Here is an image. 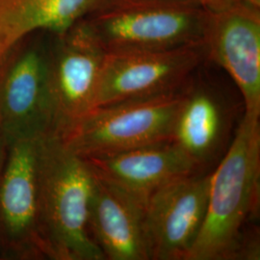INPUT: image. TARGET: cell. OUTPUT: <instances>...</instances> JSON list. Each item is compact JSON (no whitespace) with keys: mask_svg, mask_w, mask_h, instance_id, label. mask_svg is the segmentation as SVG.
<instances>
[{"mask_svg":"<svg viewBox=\"0 0 260 260\" xmlns=\"http://www.w3.org/2000/svg\"><path fill=\"white\" fill-rule=\"evenodd\" d=\"M6 151H7V146L5 145V143L0 139V171L1 168L3 166L4 160L6 157Z\"/></svg>","mask_w":260,"mask_h":260,"instance_id":"16","label":"cell"},{"mask_svg":"<svg viewBox=\"0 0 260 260\" xmlns=\"http://www.w3.org/2000/svg\"><path fill=\"white\" fill-rule=\"evenodd\" d=\"M186 87L176 93L93 108L60 138L84 159L171 141Z\"/></svg>","mask_w":260,"mask_h":260,"instance_id":"4","label":"cell"},{"mask_svg":"<svg viewBox=\"0 0 260 260\" xmlns=\"http://www.w3.org/2000/svg\"><path fill=\"white\" fill-rule=\"evenodd\" d=\"M60 37L59 44L48 54L54 135L59 137L93 110L106 54L81 20Z\"/></svg>","mask_w":260,"mask_h":260,"instance_id":"7","label":"cell"},{"mask_svg":"<svg viewBox=\"0 0 260 260\" xmlns=\"http://www.w3.org/2000/svg\"><path fill=\"white\" fill-rule=\"evenodd\" d=\"M204 46L237 86L245 113L260 117V8L233 1L209 10Z\"/></svg>","mask_w":260,"mask_h":260,"instance_id":"10","label":"cell"},{"mask_svg":"<svg viewBox=\"0 0 260 260\" xmlns=\"http://www.w3.org/2000/svg\"><path fill=\"white\" fill-rule=\"evenodd\" d=\"M1 59H2V58H1ZM1 59H0V60H1Z\"/></svg>","mask_w":260,"mask_h":260,"instance_id":"18","label":"cell"},{"mask_svg":"<svg viewBox=\"0 0 260 260\" xmlns=\"http://www.w3.org/2000/svg\"><path fill=\"white\" fill-rule=\"evenodd\" d=\"M54 0H0V59L28 34L46 27Z\"/></svg>","mask_w":260,"mask_h":260,"instance_id":"14","label":"cell"},{"mask_svg":"<svg viewBox=\"0 0 260 260\" xmlns=\"http://www.w3.org/2000/svg\"><path fill=\"white\" fill-rule=\"evenodd\" d=\"M205 56L204 44L106 52L93 108L181 91Z\"/></svg>","mask_w":260,"mask_h":260,"instance_id":"5","label":"cell"},{"mask_svg":"<svg viewBox=\"0 0 260 260\" xmlns=\"http://www.w3.org/2000/svg\"><path fill=\"white\" fill-rule=\"evenodd\" d=\"M259 117L244 113L233 142L210 174L205 221L185 260H258Z\"/></svg>","mask_w":260,"mask_h":260,"instance_id":"1","label":"cell"},{"mask_svg":"<svg viewBox=\"0 0 260 260\" xmlns=\"http://www.w3.org/2000/svg\"><path fill=\"white\" fill-rule=\"evenodd\" d=\"M203 0H96L81 19L106 52L204 44Z\"/></svg>","mask_w":260,"mask_h":260,"instance_id":"3","label":"cell"},{"mask_svg":"<svg viewBox=\"0 0 260 260\" xmlns=\"http://www.w3.org/2000/svg\"><path fill=\"white\" fill-rule=\"evenodd\" d=\"M238 1H243V2H246L250 5L260 8V0H238Z\"/></svg>","mask_w":260,"mask_h":260,"instance_id":"17","label":"cell"},{"mask_svg":"<svg viewBox=\"0 0 260 260\" xmlns=\"http://www.w3.org/2000/svg\"><path fill=\"white\" fill-rule=\"evenodd\" d=\"M210 173L197 172L162 186L145 206L149 260H185L205 221Z\"/></svg>","mask_w":260,"mask_h":260,"instance_id":"8","label":"cell"},{"mask_svg":"<svg viewBox=\"0 0 260 260\" xmlns=\"http://www.w3.org/2000/svg\"><path fill=\"white\" fill-rule=\"evenodd\" d=\"M44 138L8 146L0 171V240L15 255H44L40 235Z\"/></svg>","mask_w":260,"mask_h":260,"instance_id":"6","label":"cell"},{"mask_svg":"<svg viewBox=\"0 0 260 260\" xmlns=\"http://www.w3.org/2000/svg\"><path fill=\"white\" fill-rule=\"evenodd\" d=\"M203 1L209 9L216 10L231 4L233 1H238V0H203Z\"/></svg>","mask_w":260,"mask_h":260,"instance_id":"15","label":"cell"},{"mask_svg":"<svg viewBox=\"0 0 260 260\" xmlns=\"http://www.w3.org/2000/svg\"><path fill=\"white\" fill-rule=\"evenodd\" d=\"M93 175L62 139H43L40 235L44 255L56 260H103L89 228Z\"/></svg>","mask_w":260,"mask_h":260,"instance_id":"2","label":"cell"},{"mask_svg":"<svg viewBox=\"0 0 260 260\" xmlns=\"http://www.w3.org/2000/svg\"><path fill=\"white\" fill-rule=\"evenodd\" d=\"M49 135H54V111L48 54L28 48L0 66V139L8 147Z\"/></svg>","mask_w":260,"mask_h":260,"instance_id":"9","label":"cell"},{"mask_svg":"<svg viewBox=\"0 0 260 260\" xmlns=\"http://www.w3.org/2000/svg\"><path fill=\"white\" fill-rule=\"evenodd\" d=\"M93 175L89 228L104 259L149 260L145 205L119 187Z\"/></svg>","mask_w":260,"mask_h":260,"instance_id":"12","label":"cell"},{"mask_svg":"<svg viewBox=\"0 0 260 260\" xmlns=\"http://www.w3.org/2000/svg\"><path fill=\"white\" fill-rule=\"evenodd\" d=\"M229 130L223 103L203 88H187L171 141L202 171L222 151Z\"/></svg>","mask_w":260,"mask_h":260,"instance_id":"13","label":"cell"},{"mask_svg":"<svg viewBox=\"0 0 260 260\" xmlns=\"http://www.w3.org/2000/svg\"><path fill=\"white\" fill-rule=\"evenodd\" d=\"M85 160L94 175L119 187L145 206L149 197L162 186L203 172L172 141Z\"/></svg>","mask_w":260,"mask_h":260,"instance_id":"11","label":"cell"}]
</instances>
